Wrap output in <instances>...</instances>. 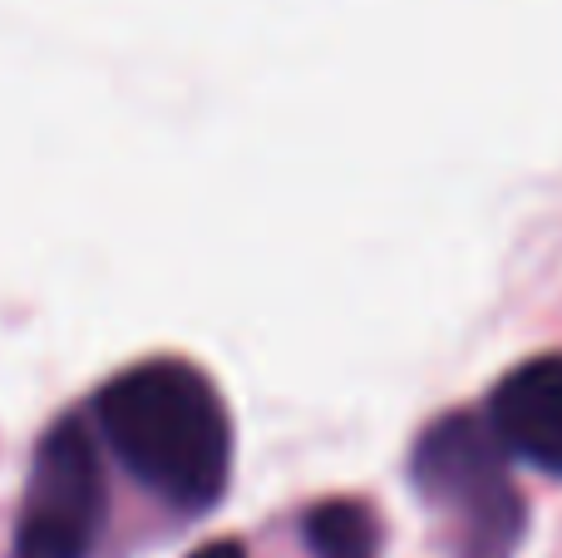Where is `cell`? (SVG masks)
Here are the masks:
<instances>
[{
	"instance_id": "obj_1",
	"label": "cell",
	"mask_w": 562,
	"mask_h": 558,
	"mask_svg": "<svg viewBox=\"0 0 562 558\" xmlns=\"http://www.w3.org/2000/svg\"><path fill=\"white\" fill-rule=\"evenodd\" d=\"M99 431L128 475L173 510H213L233 470L223 395L188 361H144L99 391Z\"/></svg>"
},
{
	"instance_id": "obj_2",
	"label": "cell",
	"mask_w": 562,
	"mask_h": 558,
	"mask_svg": "<svg viewBox=\"0 0 562 558\" xmlns=\"http://www.w3.org/2000/svg\"><path fill=\"white\" fill-rule=\"evenodd\" d=\"M409 480L439 520L454 524V558H514L528 514L508 484L504 445L474 415H445L419 435Z\"/></svg>"
},
{
	"instance_id": "obj_3",
	"label": "cell",
	"mask_w": 562,
	"mask_h": 558,
	"mask_svg": "<svg viewBox=\"0 0 562 558\" xmlns=\"http://www.w3.org/2000/svg\"><path fill=\"white\" fill-rule=\"evenodd\" d=\"M104 470L79 421H59L40 440L15 524V558H89L104 529Z\"/></svg>"
},
{
	"instance_id": "obj_4",
	"label": "cell",
	"mask_w": 562,
	"mask_h": 558,
	"mask_svg": "<svg viewBox=\"0 0 562 558\" xmlns=\"http://www.w3.org/2000/svg\"><path fill=\"white\" fill-rule=\"evenodd\" d=\"M488 431L498 445L562 480V356L508 371L488 395Z\"/></svg>"
},
{
	"instance_id": "obj_5",
	"label": "cell",
	"mask_w": 562,
	"mask_h": 558,
	"mask_svg": "<svg viewBox=\"0 0 562 558\" xmlns=\"http://www.w3.org/2000/svg\"><path fill=\"white\" fill-rule=\"evenodd\" d=\"M306 549L311 558H375L380 529L366 504L356 500H326L306 514Z\"/></svg>"
},
{
	"instance_id": "obj_6",
	"label": "cell",
	"mask_w": 562,
	"mask_h": 558,
	"mask_svg": "<svg viewBox=\"0 0 562 558\" xmlns=\"http://www.w3.org/2000/svg\"><path fill=\"white\" fill-rule=\"evenodd\" d=\"M193 558H247L243 554V544H233V539H217V544H203Z\"/></svg>"
}]
</instances>
